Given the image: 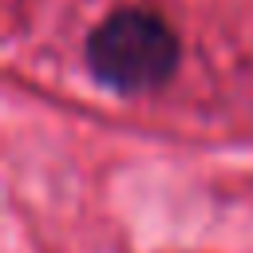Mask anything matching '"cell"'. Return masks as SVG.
Masks as SVG:
<instances>
[{"label":"cell","instance_id":"obj_1","mask_svg":"<svg viewBox=\"0 0 253 253\" xmlns=\"http://www.w3.org/2000/svg\"><path fill=\"white\" fill-rule=\"evenodd\" d=\"M182 47L174 28L150 8H115L87 36L91 75L119 95L158 91L178 71Z\"/></svg>","mask_w":253,"mask_h":253}]
</instances>
